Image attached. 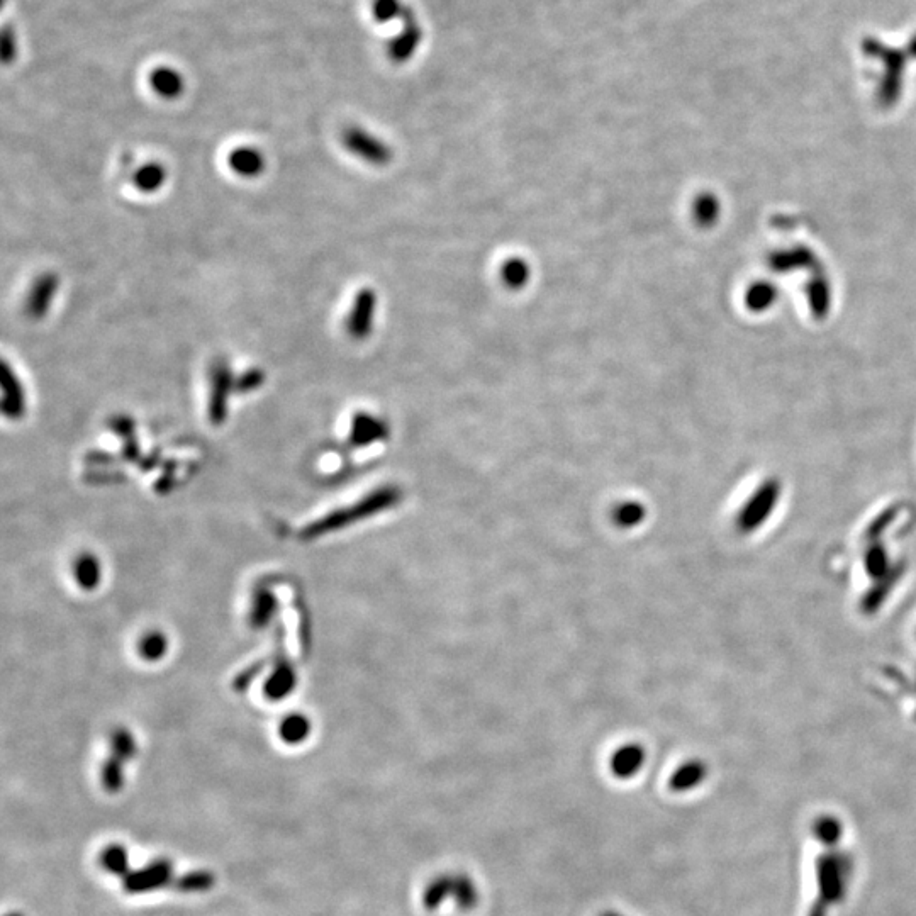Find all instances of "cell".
<instances>
[{
    "instance_id": "cell-1",
    "label": "cell",
    "mask_w": 916,
    "mask_h": 916,
    "mask_svg": "<svg viewBox=\"0 0 916 916\" xmlns=\"http://www.w3.org/2000/svg\"><path fill=\"white\" fill-rule=\"evenodd\" d=\"M447 900L455 901L460 910H474L479 903L477 884L467 874L450 872L431 879L423 893V906L426 910H438Z\"/></svg>"
},
{
    "instance_id": "cell-2",
    "label": "cell",
    "mask_w": 916,
    "mask_h": 916,
    "mask_svg": "<svg viewBox=\"0 0 916 916\" xmlns=\"http://www.w3.org/2000/svg\"><path fill=\"white\" fill-rule=\"evenodd\" d=\"M172 883H174V867L168 859H157L141 869L129 871L123 877V888L128 894L151 893V891L165 888Z\"/></svg>"
},
{
    "instance_id": "cell-3",
    "label": "cell",
    "mask_w": 916,
    "mask_h": 916,
    "mask_svg": "<svg viewBox=\"0 0 916 916\" xmlns=\"http://www.w3.org/2000/svg\"><path fill=\"white\" fill-rule=\"evenodd\" d=\"M135 740L126 730L112 735V757L102 767V786L107 793L116 794L124 786V762L135 755Z\"/></svg>"
},
{
    "instance_id": "cell-4",
    "label": "cell",
    "mask_w": 916,
    "mask_h": 916,
    "mask_svg": "<svg viewBox=\"0 0 916 916\" xmlns=\"http://www.w3.org/2000/svg\"><path fill=\"white\" fill-rule=\"evenodd\" d=\"M236 391V377L224 358H219L211 369V392H209V419L213 425H221L228 414V399Z\"/></svg>"
},
{
    "instance_id": "cell-5",
    "label": "cell",
    "mask_w": 916,
    "mask_h": 916,
    "mask_svg": "<svg viewBox=\"0 0 916 916\" xmlns=\"http://www.w3.org/2000/svg\"><path fill=\"white\" fill-rule=\"evenodd\" d=\"M343 146L353 157L362 162L382 167L391 162V148L379 140L377 136L370 135L369 131L362 128H348L343 135Z\"/></svg>"
},
{
    "instance_id": "cell-6",
    "label": "cell",
    "mask_w": 916,
    "mask_h": 916,
    "mask_svg": "<svg viewBox=\"0 0 916 916\" xmlns=\"http://www.w3.org/2000/svg\"><path fill=\"white\" fill-rule=\"evenodd\" d=\"M375 313H377V294L374 289L364 287L353 299L352 308L347 316V331L350 338L364 341L374 330Z\"/></svg>"
},
{
    "instance_id": "cell-7",
    "label": "cell",
    "mask_w": 916,
    "mask_h": 916,
    "mask_svg": "<svg viewBox=\"0 0 916 916\" xmlns=\"http://www.w3.org/2000/svg\"><path fill=\"white\" fill-rule=\"evenodd\" d=\"M60 291V277L55 272H45L34 280L28 297H26V316L33 321H40L50 313L51 304Z\"/></svg>"
},
{
    "instance_id": "cell-8",
    "label": "cell",
    "mask_w": 916,
    "mask_h": 916,
    "mask_svg": "<svg viewBox=\"0 0 916 916\" xmlns=\"http://www.w3.org/2000/svg\"><path fill=\"white\" fill-rule=\"evenodd\" d=\"M0 384H2V413L9 419H21L26 413V392L23 382L12 369L11 364L4 360L0 369Z\"/></svg>"
},
{
    "instance_id": "cell-9",
    "label": "cell",
    "mask_w": 916,
    "mask_h": 916,
    "mask_svg": "<svg viewBox=\"0 0 916 916\" xmlns=\"http://www.w3.org/2000/svg\"><path fill=\"white\" fill-rule=\"evenodd\" d=\"M228 167L241 179H258L267 168V158L255 146H236L229 151Z\"/></svg>"
},
{
    "instance_id": "cell-10",
    "label": "cell",
    "mask_w": 916,
    "mask_h": 916,
    "mask_svg": "<svg viewBox=\"0 0 916 916\" xmlns=\"http://www.w3.org/2000/svg\"><path fill=\"white\" fill-rule=\"evenodd\" d=\"M148 84L151 90L165 101H175L185 92L184 75L177 68L168 65L153 68L148 75Z\"/></svg>"
},
{
    "instance_id": "cell-11",
    "label": "cell",
    "mask_w": 916,
    "mask_h": 916,
    "mask_svg": "<svg viewBox=\"0 0 916 916\" xmlns=\"http://www.w3.org/2000/svg\"><path fill=\"white\" fill-rule=\"evenodd\" d=\"M643 762H645V750L640 745L630 743L621 749L616 750L613 759L609 762L611 771L620 779H630L637 776L642 771Z\"/></svg>"
},
{
    "instance_id": "cell-12",
    "label": "cell",
    "mask_w": 916,
    "mask_h": 916,
    "mask_svg": "<svg viewBox=\"0 0 916 916\" xmlns=\"http://www.w3.org/2000/svg\"><path fill=\"white\" fill-rule=\"evenodd\" d=\"M167 177V168L162 163H143L133 175V185L136 190H140L141 194H155L158 190L163 189Z\"/></svg>"
},
{
    "instance_id": "cell-13",
    "label": "cell",
    "mask_w": 916,
    "mask_h": 916,
    "mask_svg": "<svg viewBox=\"0 0 916 916\" xmlns=\"http://www.w3.org/2000/svg\"><path fill=\"white\" fill-rule=\"evenodd\" d=\"M776 498L777 492L776 489L772 491V484L766 487V491L757 492L750 503L749 511H743L740 526L745 530H754L755 526L759 525V518L762 520L769 514L764 508H771L772 501H776Z\"/></svg>"
},
{
    "instance_id": "cell-14",
    "label": "cell",
    "mask_w": 916,
    "mask_h": 916,
    "mask_svg": "<svg viewBox=\"0 0 916 916\" xmlns=\"http://www.w3.org/2000/svg\"><path fill=\"white\" fill-rule=\"evenodd\" d=\"M386 435V425L369 414H358L352 423V440L358 445H367Z\"/></svg>"
},
{
    "instance_id": "cell-15",
    "label": "cell",
    "mask_w": 916,
    "mask_h": 916,
    "mask_svg": "<svg viewBox=\"0 0 916 916\" xmlns=\"http://www.w3.org/2000/svg\"><path fill=\"white\" fill-rule=\"evenodd\" d=\"M214 884H216V877L213 872L201 869V871L185 872L182 876L175 877L172 886L179 893L190 894L206 893L213 888Z\"/></svg>"
},
{
    "instance_id": "cell-16",
    "label": "cell",
    "mask_w": 916,
    "mask_h": 916,
    "mask_svg": "<svg viewBox=\"0 0 916 916\" xmlns=\"http://www.w3.org/2000/svg\"><path fill=\"white\" fill-rule=\"evenodd\" d=\"M99 861L102 869L112 876L124 877L129 872L128 850L124 849L123 845H107L106 849L102 850Z\"/></svg>"
},
{
    "instance_id": "cell-17",
    "label": "cell",
    "mask_w": 916,
    "mask_h": 916,
    "mask_svg": "<svg viewBox=\"0 0 916 916\" xmlns=\"http://www.w3.org/2000/svg\"><path fill=\"white\" fill-rule=\"evenodd\" d=\"M706 769L699 762H687L684 766L679 767L671 777V789L676 793H682L687 789H693L703 781Z\"/></svg>"
},
{
    "instance_id": "cell-18",
    "label": "cell",
    "mask_w": 916,
    "mask_h": 916,
    "mask_svg": "<svg viewBox=\"0 0 916 916\" xmlns=\"http://www.w3.org/2000/svg\"><path fill=\"white\" fill-rule=\"evenodd\" d=\"M531 277L530 265L520 257L509 258L501 267V279L511 289H521Z\"/></svg>"
},
{
    "instance_id": "cell-19",
    "label": "cell",
    "mask_w": 916,
    "mask_h": 916,
    "mask_svg": "<svg viewBox=\"0 0 916 916\" xmlns=\"http://www.w3.org/2000/svg\"><path fill=\"white\" fill-rule=\"evenodd\" d=\"M309 732H311V727H309V721L304 716H289L280 725V737L285 743H291V745L304 742V738L308 737Z\"/></svg>"
},
{
    "instance_id": "cell-20",
    "label": "cell",
    "mask_w": 916,
    "mask_h": 916,
    "mask_svg": "<svg viewBox=\"0 0 916 916\" xmlns=\"http://www.w3.org/2000/svg\"><path fill=\"white\" fill-rule=\"evenodd\" d=\"M99 577H101V574H99L97 560L92 559V557H84V559L79 560L77 579H79L82 586L94 587L99 582Z\"/></svg>"
},
{
    "instance_id": "cell-21",
    "label": "cell",
    "mask_w": 916,
    "mask_h": 916,
    "mask_svg": "<svg viewBox=\"0 0 916 916\" xmlns=\"http://www.w3.org/2000/svg\"><path fill=\"white\" fill-rule=\"evenodd\" d=\"M265 380V374L260 369H250L243 372L240 377H236V391L250 392L255 391L262 386Z\"/></svg>"
},
{
    "instance_id": "cell-22",
    "label": "cell",
    "mask_w": 916,
    "mask_h": 916,
    "mask_svg": "<svg viewBox=\"0 0 916 916\" xmlns=\"http://www.w3.org/2000/svg\"><path fill=\"white\" fill-rule=\"evenodd\" d=\"M716 207L715 199L711 196H703L701 199H698L696 206H694V211H696V219H698L701 224H710L713 219L716 218Z\"/></svg>"
},
{
    "instance_id": "cell-23",
    "label": "cell",
    "mask_w": 916,
    "mask_h": 916,
    "mask_svg": "<svg viewBox=\"0 0 916 916\" xmlns=\"http://www.w3.org/2000/svg\"><path fill=\"white\" fill-rule=\"evenodd\" d=\"M16 51V33L9 26H6V28L2 29V60L6 65L12 63V60L16 58Z\"/></svg>"
},
{
    "instance_id": "cell-24",
    "label": "cell",
    "mask_w": 916,
    "mask_h": 916,
    "mask_svg": "<svg viewBox=\"0 0 916 916\" xmlns=\"http://www.w3.org/2000/svg\"><path fill=\"white\" fill-rule=\"evenodd\" d=\"M163 652H165V638L160 637V635H150L143 642V654L146 657L157 659Z\"/></svg>"
},
{
    "instance_id": "cell-25",
    "label": "cell",
    "mask_w": 916,
    "mask_h": 916,
    "mask_svg": "<svg viewBox=\"0 0 916 916\" xmlns=\"http://www.w3.org/2000/svg\"><path fill=\"white\" fill-rule=\"evenodd\" d=\"M640 516H642V508L637 504L623 506L618 511V521H620L621 525H635V521H640Z\"/></svg>"
},
{
    "instance_id": "cell-26",
    "label": "cell",
    "mask_w": 916,
    "mask_h": 916,
    "mask_svg": "<svg viewBox=\"0 0 916 916\" xmlns=\"http://www.w3.org/2000/svg\"><path fill=\"white\" fill-rule=\"evenodd\" d=\"M599 916H623V915H621V913H618V911H603V913H601V915Z\"/></svg>"
},
{
    "instance_id": "cell-27",
    "label": "cell",
    "mask_w": 916,
    "mask_h": 916,
    "mask_svg": "<svg viewBox=\"0 0 916 916\" xmlns=\"http://www.w3.org/2000/svg\"><path fill=\"white\" fill-rule=\"evenodd\" d=\"M910 53L911 55L916 56V38L915 40L911 41Z\"/></svg>"
},
{
    "instance_id": "cell-28",
    "label": "cell",
    "mask_w": 916,
    "mask_h": 916,
    "mask_svg": "<svg viewBox=\"0 0 916 916\" xmlns=\"http://www.w3.org/2000/svg\"><path fill=\"white\" fill-rule=\"evenodd\" d=\"M6 916H23L21 913H7Z\"/></svg>"
}]
</instances>
